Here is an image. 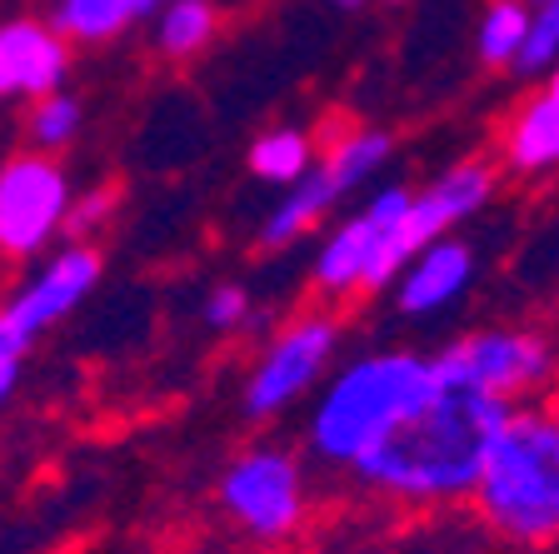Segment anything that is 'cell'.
Returning <instances> with one entry per match:
<instances>
[{"label":"cell","instance_id":"cell-16","mask_svg":"<svg viewBox=\"0 0 559 554\" xmlns=\"http://www.w3.org/2000/svg\"><path fill=\"white\" fill-rule=\"evenodd\" d=\"M215 35H221L215 0H165L155 15V50L165 60H195Z\"/></svg>","mask_w":559,"mask_h":554},{"label":"cell","instance_id":"cell-4","mask_svg":"<svg viewBox=\"0 0 559 554\" xmlns=\"http://www.w3.org/2000/svg\"><path fill=\"white\" fill-rule=\"evenodd\" d=\"M390 155H395V135L390 130L355 126L345 135H335V145L314 161V170L300 185H290L285 200H275V210L260 225V245L265 250H285V245L305 240L340 200L355 196L360 185H370Z\"/></svg>","mask_w":559,"mask_h":554},{"label":"cell","instance_id":"cell-27","mask_svg":"<svg viewBox=\"0 0 559 554\" xmlns=\"http://www.w3.org/2000/svg\"><path fill=\"white\" fill-rule=\"evenodd\" d=\"M390 5H405V0H390Z\"/></svg>","mask_w":559,"mask_h":554},{"label":"cell","instance_id":"cell-1","mask_svg":"<svg viewBox=\"0 0 559 554\" xmlns=\"http://www.w3.org/2000/svg\"><path fill=\"white\" fill-rule=\"evenodd\" d=\"M510 410L514 404L454 380L444 369L440 390L419 404L415 415L400 420L349 474H355L360 490L395 499V505H415V509L460 505V499L475 495L489 445L510 420Z\"/></svg>","mask_w":559,"mask_h":554},{"label":"cell","instance_id":"cell-23","mask_svg":"<svg viewBox=\"0 0 559 554\" xmlns=\"http://www.w3.org/2000/svg\"><path fill=\"white\" fill-rule=\"evenodd\" d=\"M21 359H25V350L0 335V404L11 400L15 385H21Z\"/></svg>","mask_w":559,"mask_h":554},{"label":"cell","instance_id":"cell-10","mask_svg":"<svg viewBox=\"0 0 559 554\" xmlns=\"http://www.w3.org/2000/svg\"><path fill=\"white\" fill-rule=\"evenodd\" d=\"M409 200H415L409 185H380L355 215H345L335 231L325 235V245H320L310 260V285L320 290L325 300H345V295L370 285L374 260H380L384 240L395 235V225L405 220Z\"/></svg>","mask_w":559,"mask_h":554},{"label":"cell","instance_id":"cell-11","mask_svg":"<svg viewBox=\"0 0 559 554\" xmlns=\"http://www.w3.org/2000/svg\"><path fill=\"white\" fill-rule=\"evenodd\" d=\"M95 285H100V250L91 240H75L56 260H46L35 270V280H25L11 300L0 305V335L11 345L31 350L50 325H60L66 315L81 310Z\"/></svg>","mask_w":559,"mask_h":554},{"label":"cell","instance_id":"cell-7","mask_svg":"<svg viewBox=\"0 0 559 554\" xmlns=\"http://www.w3.org/2000/svg\"><path fill=\"white\" fill-rule=\"evenodd\" d=\"M340 350V320L330 310H305L295 315L285 330H275L260 359L250 365L245 375V390H240V410L250 420H275L285 415L295 400L314 390L325 380L330 359Z\"/></svg>","mask_w":559,"mask_h":554},{"label":"cell","instance_id":"cell-3","mask_svg":"<svg viewBox=\"0 0 559 554\" xmlns=\"http://www.w3.org/2000/svg\"><path fill=\"white\" fill-rule=\"evenodd\" d=\"M475 520L485 534L514 550H559V410L514 404L489 445L479 474Z\"/></svg>","mask_w":559,"mask_h":554},{"label":"cell","instance_id":"cell-26","mask_svg":"<svg viewBox=\"0 0 559 554\" xmlns=\"http://www.w3.org/2000/svg\"><path fill=\"white\" fill-rule=\"evenodd\" d=\"M545 91H549V95H555V101H559V66H555V70H549V81H545Z\"/></svg>","mask_w":559,"mask_h":554},{"label":"cell","instance_id":"cell-13","mask_svg":"<svg viewBox=\"0 0 559 554\" xmlns=\"http://www.w3.org/2000/svg\"><path fill=\"white\" fill-rule=\"evenodd\" d=\"M475 270H479V255L469 240L450 235V240H435L400 270L395 280V310L419 320V315H440L450 310L469 285H475Z\"/></svg>","mask_w":559,"mask_h":554},{"label":"cell","instance_id":"cell-20","mask_svg":"<svg viewBox=\"0 0 559 554\" xmlns=\"http://www.w3.org/2000/svg\"><path fill=\"white\" fill-rule=\"evenodd\" d=\"M559 66V0H530V35L514 60V75H549Z\"/></svg>","mask_w":559,"mask_h":554},{"label":"cell","instance_id":"cell-2","mask_svg":"<svg viewBox=\"0 0 559 554\" xmlns=\"http://www.w3.org/2000/svg\"><path fill=\"white\" fill-rule=\"evenodd\" d=\"M440 359L415 355V350H374V355L349 359L314 394L310 420H305V445L320 464L349 474L400 420L415 415L440 390Z\"/></svg>","mask_w":559,"mask_h":554},{"label":"cell","instance_id":"cell-8","mask_svg":"<svg viewBox=\"0 0 559 554\" xmlns=\"http://www.w3.org/2000/svg\"><path fill=\"white\" fill-rule=\"evenodd\" d=\"M70 175L56 155L21 151L0 165V255L5 260H35L56 235H66Z\"/></svg>","mask_w":559,"mask_h":554},{"label":"cell","instance_id":"cell-18","mask_svg":"<svg viewBox=\"0 0 559 554\" xmlns=\"http://www.w3.org/2000/svg\"><path fill=\"white\" fill-rule=\"evenodd\" d=\"M530 35V0H489L475 25V56L489 70H514Z\"/></svg>","mask_w":559,"mask_h":554},{"label":"cell","instance_id":"cell-22","mask_svg":"<svg viewBox=\"0 0 559 554\" xmlns=\"http://www.w3.org/2000/svg\"><path fill=\"white\" fill-rule=\"evenodd\" d=\"M200 315H205L210 330H235V325L250 320V290L235 285V280H221V285L205 290V300H200Z\"/></svg>","mask_w":559,"mask_h":554},{"label":"cell","instance_id":"cell-6","mask_svg":"<svg viewBox=\"0 0 559 554\" xmlns=\"http://www.w3.org/2000/svg\"><path fill=\"white\" fill-rule=\"evenodd\" d=\"M435 355L454 380L504 404H535L559 380V355L539 330H469Z\"/></svg>","mask_w":559,"mask_h":554},{"label":"cell","instance_id":"cell-24","mask_svg":"<svg viewBox=\"0 0 559 554\" xmlns=\"http://www.w3.org/2000/svg\"><path fill=\"white\" fill-rule=\"evenodd\" d=\"M440 554H489L485 544H454V550H440Z\"/></svg>","mask_w":559,"mask_h":554},{"label":"cell","instance_id":"cell-12","mask_svg":"<svg viewBox=\"0 0 559 554\" xmlns=\"http://www.w3.org/2000/svg\"><path fill=\"white\" fill-rule=\"evenodd\" d=\"M70 75V40L56 21H0V101H40Z\"/></svg>","mask_w":559,"mask_h":554},{"label":"cell","instance_id":"cell-5","mask_svg":"<svg viewBox=\"0 0 559 554\" xmlns=\"http://www.w3.org/2000/svg\"><path fill=\"white\" fill-rule=\"evenodd\" d=\"M489 200H495V165L489 161H460V165L435 175L430 185H419L409 210H405V220H400L395 235L384 240L380 260H374V275L365 290L395 285L400 270H405L425 245L450 240V235L460 231L465 220H475Z\"/></svg>","mask_w":559,"mask_h":554},{"label":"cell","instance_id":"cell-9","mask_svg":"<svg viewBox=\"0 0 559 554\" xmlns=\"http://www.w3.org/2000/svg\"><path fill=\"white\" fill-rule=\"evenodd\" d=\"M221 505L245 534L275 544L305 520V470L290 450L255 445L235 455L221 474Z\"/></svg>","mask_w":559,"mask_h":554},{"label":"cell","instance_id":"cell-14","mask_svg":"<svg viewBox=\"0 0 559 554\" xmlns=\"http://www.w3.org/2000/svg\"><path fill=\"white\" fill-rule=\"evenodd\" d=\"M500 161H504V170L524 175V180H539V175L559 170V101L545 85L524 95L514 105V116L504 120Z\"/></svg>","mask_w":559,"mask_h":554},{"label":"cell","instance_id":"cell-21","mask_svg":"<svg viewBox=\"0 0 559 554\" xmlns=\"http://www.w3.org/2000/svg\"><path fill=\"white\" fill-rule=\"evenodd\" d=\"M116 190L110 185H95V190H85V196H75V205H70V220H66V235L70 240H95V235L110 225V215H116Z\"/></svg>","mask_w":559,"mask_h":554},{"label":"cell","instance_id":"cell-28","mask_svg":"<svg viewBox=\"0 0 559 554\" xmlns=\"http://www.w3.org/2000/svg\"><path fill=\"white\" fill-rule=\"evenodd\" d=\"M555 410H559V400H555Z\"/></svg>","mask_w":559,"mask_h":554},{"label":"cell","instance_id":"cell-17","mask_svg":"<svg viewBox=\"0 0 559 554\" xmlns=\"http://www.w3.org/2000/svg\"><path fill=\"white\" fill-rule=\"evenodd\" d=\"M250 175L255 180H265V185H300L305 175L314 170V140H310V130H300V126H275V130H265V135H255V145H250Z\"/></svg>","mask_w":559,"mask_h":554},{"label":"cell","instance_id":"cell-15","mask_svg":"<svg viewBox=\"0 0 559 554\" xmlns=\"http://www.w3.org/2000/svg\"><path fill=\"white\" fill-rule=\"evenodd\" d=\"M155 5L165 0H56V25L75 46H105L145 15H155Z\"/></svg>","mask_w":559,"mask_h":554},{"label":"cell","instance_id":"cell-19","mask_svg":"<svg viewBox=\"0 0 559 554\" xmlns=\"http://www.w3.org/2000/svg\"><path fill=\"white\" fill-rule=\"evenodd\" d=\"M81 101L66 91H50L40 101H31V116H25V135H31V151H46V155H60L70 140L81 135Z\"/></svg>","mask_w":559,"mask_h":554},{"label":"cell","instance_id":"cell-25","mask_svg":"<svg viewBox=\"0 0 559 554\" xmlns=\"http://www.w3.org/2000/svg\"><path fill=\"white\" fill-rule=\"evenodd\" d=\"M325 5H335V11H360L365 0H325Z\"/></svg>","mask_w":559,"mask_h":554}]
</instances>
